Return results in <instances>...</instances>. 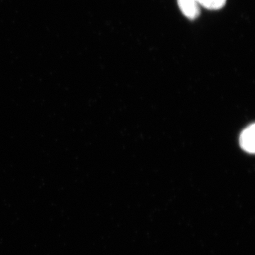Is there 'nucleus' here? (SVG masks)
I'll list each match as a JSON object with an SVG mask.
<instances>
[{"mask_svg": "<svg viewBox=\"0 0 255 255\" xmlns=\"http://www.w3.org/2000/svg\"><path fill=\"white\" fill-rule=\"evenodd\" d=\"M255 124H251L243 130L239 139L242 148L252 154L255 151Z\"/></svg>", "mask_w": 255, "mask_h": 255, "instance_id": "1", "label": "nucleus"}, {"mask_svg": "<svg viewBox=\"0 0 255 255\" xmlns=\"http://www.w3.org/2000/svg\"><path fill=\"white\" fill-rule=\"evenodd\" d=\"M178 5L186 17L191 20L199 17L200 8L196 0H178Z\"/></svg>", "mask_w": 255, "mask_h": 255, "instance_id": "2", "label": "nucleus"}, {"mask_svg": "<svg viewBox=\"0 0 255 255\" xmlns=\"http://www.w3.org/2000/svg\"><path fill=\"white\" fill-rule=\"evenodd\" d=\"M199 5L209 10H219L226 4V0H199Z\"/></svg>", "mask_w": 255, "mask_h": 255, "instance_id": "3", "label": "nucleus"}, {"mask_svg": "<svg viewBox=\"0 0 255 255\" xmlns=\"http://www.w3.org/2000/svg\"><path fill=\"white\" fill-rule=\"evenodd\" d=\"M196 1H197V2H198V1H199V0H196Z\"/></svg>", "mask_w": 255, "mask_h": 255, "instance_id": "4", "label": "nucleus"}]
</instances>
